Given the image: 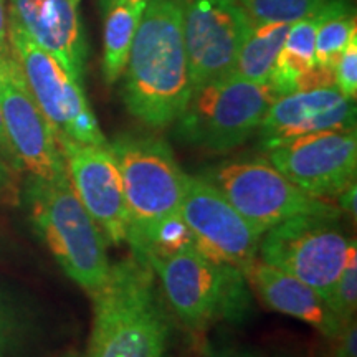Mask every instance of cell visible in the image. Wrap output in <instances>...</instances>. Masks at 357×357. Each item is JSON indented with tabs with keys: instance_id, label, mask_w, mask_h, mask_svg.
<instances>
[{
	"instance_id": "6da1fadb",
	"label": "cell",
	"mask_w": 357,
	"mask_h": 357,
	"mask_svg": "<svg viewBox=\"0 0 357 357\" xmlns=\"http://www.w3.org/2000/svg\"><path fill=\"white\" fill-rule=\"evenodd\" d=\"M124 105L146 126L164 128L192 93L184 45V0H149L124 68Z\"/></svg>"
},
{
	"instance_id": "7a4b0ae2",
	"label": "cell",
	"mask_w": 357,
	"mask_h": 357,
	"mask_svg": "<svg viewBox=\"0 0 357 357\" xmlns=\"http://www.w3.org/2000/svg\"><path fill=\"white\" fill-rule=\"evenodd\" d=\"M93 298V329L84 357L167 356L169 319L154 270L132 253L109 268Z\"/></svg>"
},
{
	"instance_id": "3957f363",
	"label": "cell",
	"mask_w": 357,
	"mask_h": 357,
	"mask_svg": "<svg viewBox=\"0 0 357 357\" xmlns=\"http://www.w3.org/2000/svg\"><path fill=\"white\" fill-rule=\"evenodd\" d=\"M24 200L30 222L58 265L88 294L105 283L111 263L106 240L75 194L70 178L29 177Z\"/></svg>"
},
{
	"instance_id": "277c9868",
	"label": "cell",
	"mask_w": 357,
	"mask_h": 357,
	"mask_svg": "<svg viewBox=\"0 0 357 357\" xmlns=\"http://www.w3.org/2000/svg\"><path fill=\"white\" fill-rule=\"evenodd\" d=\"M144 261L160 280L169 305L192 331L222 319H247L250 287L236 266L212 260L199 248Z\"/></svg>"
},
{
	"instance_id": "5b68a950",
	"label": "cell",
	"mask_w": 357,
	"mask_h": 357,
	"mask_svg": "<svg viewBox=\"0 0 357 357\" xmlns=\"http://www.w3.org/2000/svg\"><path fill=\"white\" fill-rule=\"evenodd\" d=\"M276 98L278 93L270 83L250 82L230 71L192 89L176 119L177 137L208 153H229L258 131Z\"/></svg>"
},
{
	"instance_id": "8992f818",
	"label": "cell",
	"mask_w": 357,
	"mask_h": 357,
	"mask_svg": "<svg viewBox=\"0 0 357 357\" xmlns=\"http://www.w3.org/2000/svg\"><path fill=\"white\" fill-rule=\"evenodd\" d=\"M236 212L261 235L298 215L341 217L337 205L312 197L266 159H234L204 172Z\"/></svg>"
},
{
	"instance_id": "52a82bcc",
	"label": "cell",
	"mask_w": 357,
	"mask_h": 357,
	"mask_svg": "<svg viewBox=\"0 0 357 357\" xmlns=\"http://www.w3.org/2000/svg\"><path fill=\"white\" fill-rule=\"evenodd\" d=\"M108 147L123 182L129 215L128 238L178 212L187 174L166 141L123 134Z\"/></svg>"
},
{
	"instance_id": "ba28073f",
	"label": "cell",
	"mask_w": 357,
	"mask_h": 357,
	"mask_svg": "<svg viewBox=\"0 0 357 357\" xmlns=\"http://www.w3.org/2000/svg\"><path fill=\"white\" fill-rule=\"evenodd\" d=\"M352 243L339 217L298 215L265 231L258 260L310 284L328 303Z\"/></svg>"
},
{
	"instance_id": "9c48e42d",
	"label": "cell",
	"mask_w": 357,
	"mask_h": 357,
	"mask_svg": "<svg viewBox=\"0 0 357 357\" xmlns=\"http://www.w3.org/2000/svg\"><path fill=\"white\" fill-rule=\"evenodd\" d=\"M7 17L10 50L35 101L55 132L83 144L108 146L82 83L71 77L52 53L38 47L8 13Z\"/></svg>"
},
{
	"instance_id": "30bf717a",
	"label": "cell",
	"mask_w": 357,
	"mask_h": 357,
	"mask_svg": "<svg viewBox=\"0 0 357 357\" xmlns=\"http://www.w3.org/2000/svg\"><path fill=\"white\" fill-rule=\"evenodd\" d=\"M0 111L22 169L43 181L68 178L55 129L35 101L12 50L0 55Z\"/></svg>"
},
{
	"instance_id": "8fae6325",
	"label": "cell",
	"mask_w": 357,
	"mask_h": 357,
	"mask_svg": "<svg viewBox=\"0 0 357 357\" xmlns=\"http://www.w3.org/2000/svg\"><path fill=\"white\" fill-rule=\"evenodd\" d=\"M268 160L306 194L337 197L356 184V129H329L298 136L266 149Z\"/></svg>"
},
{
	"instance_id": "7c38bea8",
	"label": "cell",
	"mask_w": 357,
	"mask_h": 357,
	"mask_svg": "<svg viewBox=\"0 0 357 357\" xmlns=\"http://www.w3.org/2000/svg\"><path fill=\"white\" fill-rule=\"evenodd\" d=\"M178 212L205 257L238 270L258 258L263 235L204 177L187 174Z\"/></svg>"
},
{
	"instance_id": "4fadbf2b",
	"label": "cell",
	"mask_w": 357,
	"mask_h": 357,
	"mask_svg": "<svg viewBox=\"0 0 357 357\" xmlns=\"http://www.w3.org/2000/svg\"><path fill=\"white\" fill-rule=\"evenodd\" d=\"M250 19L238 0H184V45L192 89L234 71Z\"/></svg>"
},
{
	"instance_id": "5bb4252c",
	"label": "cell",
	"mask_w": 357,
	"mask_h": 357,
	"mask_svg": "<svg viewBox=\"0 0 357 357\" xmlns=\"http://www.w3.org/2000/svg\"><path fill=\"white\" fill-rule=\"evenodd\" d=\"M56 141L63 154L70 184L106 243H126L129 231L126 199L109 147L83 144L60 134H56Z\"/></svg>"
},
{
	"instance_id": "9a60e30c",
	"label": "cell",
	"mask_w": 357,
	"mask_h": 357,
	"mask_svg": "<svg viewBox=\"0 0 357 357\" xmlns=\"http://www.w3.org/2000/svg\"><path fill=\"white\" fill-rule=\"evenodd\" d=\"M329 129H356L354 101L347 100L336 86L278 96L263 116L258 132L266 151L298 136Z\"/></svg>"
},
{
	"instance_id": "2e32d148",
	"label": "cell",
	"mask_w": 357,
	"mask_h": 357,
	"mask_svg": "<svg viewBox=\"0 0 357 357\" xmlns=\"http://www.w3.org/2000/svg\"><path fill=\"white\" fill-rule=\"evenodd\" d=\"M8 15L38 47L52 53L77 82H83L86 42L71 0H8Z\"/></svg>"
},
{
	"instance_id": "e0dca14e",
	"label": "cell",
	"mask_w": 357,
	"mask_h": 357,
	"mask_svg": "<svg viewBox=\"0 0 357 357\" xmlns=\"http://www.w3.org/2000/svg\"><path fill=\"white\" fill-rule=\"evenodd\" d=\"M248 287L265 305L281 314L310 324L324 337L334 339L344 324L318 291L301 280L266 265L257 258L242 270Z\"/></svg>"
},
{
	"instance_id": "ac0fdd59",
	"label": "cell",
	"mask_w": 357,
	"mask_h": 357,
	"mask_svg": "<svg viewBox=\"0 0 357 357\" xmlns=\"http://www.w3.org/2000/svg\"><path fill=\"white\" fill-rule=\"evenodd\" d=\"M316 65V13L289 25L287 40L276 58L270 84L275 91L288 95L298 89V83Z\"/></svg>"
},
{
	"instance_id": "d6986e66",
	"label": "cell",
	"mask_w": 357,
	"mask_h": 357,
	"mask_svg": "<svg viewBox=\"0 0 357 357\" xmlns=\"http://www.w3.org/2000/svg\"><path fill=\"white\" fill-rule=\"evenodd\" d=\"M288 24H257L250 26L240 45L234 73L255 83H270L278 53L287 40Z\"/></svg>"
},
{
	"instance_id": "ffe728a7",
	"label": "cell",
	"mask_w": 357,
	"mask_h": 357,
	"mask_svg": "<svg viewBox=\"0 0 357 357\" xmlns=\"http://www.w3.org/2000/svg\"><path fill=\"white\" fill-rule=\"evenodd\" d=\"M142 12L144 6L129 2H116L106 7L102 77L108 84H114L124 73Z\"/></svg>"
},
{
	"instance_id": "44dd1931",
	"label": "cell",
	"mask_w": 357,
	"mask_h": 357,
	"mask_svg": "<svg viewBox=\"0 0 357 357\" xmlns=\"http://www.w3.org/2000/svg\"><path fill=\"white\" fill-rule=\"evenodd\" d=\"M354 38L356 15L349 6L342 0H324L316 12V63L333 68Z\"/></svg>"
},
{
	"instance_id": "7402d4cb",
	"label": "cell",
	"mask_w": 357,
	"mask_h": 357,
	"mask_svg": "<svg viewBox=\"0 0 357 357\" xmlns=\"http://www.w3.org/2000/svg\"><path fill=\"white\" fill-rule=\"evenodd\" d=\"M250 22L288 24L312 17L324 0H238Z\"/></svg>"
},
{
	"instance_id": "603a6c76",
	"label": "cell",
	"mask_w": 357,
	"mask_h": 357,
	"mask_svg": "<svg viewBox=\"0 0 357 357\" xmlns=\"http://www.w3.org/2000/svg\"><path fill=\"white\" fill-rule=\"evenodd\" d=\"M334 314L337 316L342 323H349L354 319L357 307V250L356 242L351 245L349 253H347L344 268L334 284V289L328 301Z\"/></svg>"
},
{
	"instance_id": "cb8c5ba5",
	"label": "cell",
	"mask_w": 357,
	"mask_h": 357,
	"mask_svg": "<svg viewBox=\"0 0 357 357\" xmlns=\"http://www.w3.org/2000/svg\"><path fill=\"white\" fill-rule=\"evenodd\" d=\"M334 84L347 100H356L357 95V38L344 48L336 65L333 66Z\"/></svg>"
},
{
	"instance_id": "d4e9b609",
	"label": "cell",
	"mask_w": 357,
	"mask_h": 357,
	"mask_svg": "<svg viewBox=\"0 0 357 357\" xmlns=\"http://www.w3.org/2000/svg\"><path fill=\"white\" fill-rule=\"evenodd\" d=\"M19 200V172L0 159V205H15Z\"/></svg>"
},
{
	"instance_id": "484cf974",
	"label": "cell",
	"mask_w": 357,
	"mask_h": 357,
	"mask_svg": "<svg viewBox=\"0 0 357 357\" xmlns=\"http://www.w3.org/2000/svg\"><path fill=\"white\" fill-rule=\"evenodd\" d=\"M336 347L333 351V357H357V326L356 319H351L337 337L333 339Z\"/></svg>"
},
{
	"instance_id": "4316f807",
	"label": "cell",
	"mask_w": 357,
	"mask_h": 357,
	"mask_svg": "<svg viewBox=\"0 0 357 357\" xmlns=\"http://www.w3.org/2000/svg\"><path fill=\"white\" fill-rule=\"evenodd\" d=\"M0 159L3 160V162L8 164V166L15 169L17 172L24 171L20 166V160L17 158L15 151H13L12 147V142L8 139L7 136V131H6V126H3V118H2V111H0Z\"/></svg>"
},
{
	"instance_id": "83f0119b",
	"label": "cell",
	"mask_w": 357,
	"mask_h": 357,
	"mask_svg": "<svg viewBox=\"0 0 357 357\" xmlns=\"http://www.w3.org/2000/svg\"><path fill=\"white\" fill-rule=\"evenodd\" d=\"M204 357H258V354L250 349H243V347L235 346H207V349L204 352Z\"/></svg>"
},
{
	"instance_id": "f1b7e54d",
	"label": "cell",
	"mask_w": 357,
	"mask_h": 357,
	"mask_svg": "<svg viewBox=\"0 0 357 357\" xmlns=\"http://www.w3.org/2000/svg\"><path fill=\"white\" fill-rule=\"evenodd\" d=\"M12 324L7 312L0 307V357H6L12 346Z\"/></svg>"
},
{
	"instance_id": "f546056e",
	"label": "cell",
	"mask_w": 357,
	"mask_h": 357,
	"mask_svg": "<svg viewBox=\"0 0 357 357\" xmlns=\"http://www.w3.org/2000/svg\"><path fill=\"white\" fill-rule=\"evenodd\" d=\"M339 200V211H344L349 213L352 218H356V184L347 187L346 190H342L337 195Z\"/></svg>"
},
{
	"instance_id": "4dcf8cb0",
	"label": "cell",
	"mask_w": 357,
	"mask_h": 357,
	"mask_svg": "<svg viewBox=\"0 0 357 357\" xmlns=\"http://www.w3.org/2000/svg\"><path fill=\"white\" fill-rule=\"evenodd\" d=\"M7 25H8V17H7L6 0H0V55H6L7 52H10Z\"/></svg>"
},
{
	"instance_id": "1f68e13d",
	"label": "cell",
	"mask_w": 357,
	"mask_h": 357,
	"mask_svg": "<svg viewBox=\"0 0 357 357\" xmlns=\"http://www.w3.org/2000/svg\"><path fill=\"white\" fill-rule=\"evenodd\" d=\"M116 2H129V3H134V6H147V2L149 0H102V6H105V8L111 6V3H116Z\"/></svg>"
},
{
	"instance_id": "d6a6232c",
	"label": "cell",
	"mask_w": 357,
	"mask_h": 357,
	"mask_svg": "<svg viewBox=\"0 0 357 357\" xmlns=\"http://www.w3.org/2000/svg\"><path fill=\"white\" fill-rule=\"evenodd\" d=\"M61 357H82L78 354V352H75V351H71V352H66V354H63Z\"/></svg>"
},
{
	"instance_id": "836d02e7",
	"label": "cell",
	"mask_w": 357,
	"mask_h": 357,
	"mask_svg": "<svg viewBox=\"0 0 357 357\" xmlns=\"http://www.w3.org/2000/svg\"><path fill=\"white\" fill-rule=\"evenodd\" d=\"M71 2H73V3H77V6H78V3H79V0H71Z\"/></svg>"
},
{
	"instance_id": "e575fe53",
	"label": "cell",
	"mask_w": 357,
	"mask_h": 357,
	"mask_svg": "<svg viewBox=\"0 0 357 357\" xmlns=\"http://www.w3.org/2000/svg\"><path fill=\"white\" fill-rule=\"evenodd\" d=\"M278 357H288V356H278Z\"/></svg>"
},
{
	"instance_id": "d590c367",
	"label": "cell",
	"mask_w": 357,
	"mask_h": 357,
	"mask_svg": "<svg viewBox=\"0 0 357 357\" xmlns=\"http://www.w3.org/2000/svg\"><path fill=\"white\" fill-rule=\"evenodd\" d=\"M164 357H167V356H164Z\"/></svg>"
}]
</instances>
